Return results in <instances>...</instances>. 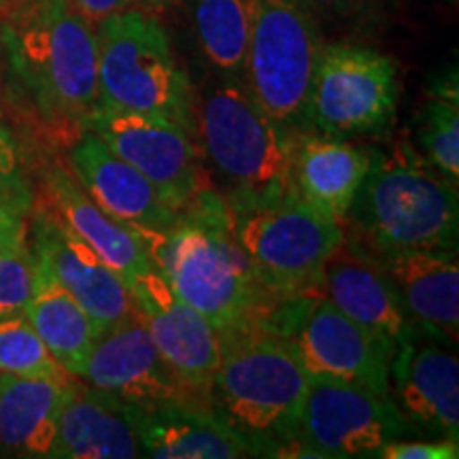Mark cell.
Returning a JSON list of instances; mask_svg holds the SVG:
<instances>
[{
	"mask_svg": "<svg viewBox=\"0 0 459 459\" xmlns=\"http://www.w3.org/2000/svg\"><path fill=\"white\" fill-rule=\"evenodd\" d=\"M189 15L206 65L215 74L245 82L249 57L247 0H189Z\"/></svg>",
	"mask_w": 459,
	"mask_h": 459,
	"instance_id": "cell-26",
	"label": "cell"
},
{
	"mask_svg": "<svg viewBox=\"0 0 459 459\" xmlns=\"http://www.w3.org/2000/svg\"><path fill=\"white\" fill-rule=\"evenodd\" d=\"M411 434L415 429L389 395L349 383H308L298 436L315 459L377 457Z\"/></svg>",
	"mask_w": 459,
	"mask_h": 459,
	"instance_id": "cell-12",
	"label": "cell"
},
{
	"mask_svg": "<svg viewBox=\"0 0 459 459\" xmlns=\"http://www.w3.org/2000/svg\"><path fill=\"white\" fill-rule=\"evenodd\" d=\"M196 139L228 206L294 196L296 132L264 108L243 79L215 74L194 91Z\"/></svg>",
	"mask_w": 459,
	"mask_h": 459,
	"instance_id": "cell-5",
	"label": "cell"
},
{
	"mask_svg": "<svg viewBox=\"0 0 459 459\" xmlns=\"http://www.w3.org/2000/svg\"><path fill=\"white\" fill-rule=\"evenodd\" d=\"M344 238L372 255L400 251L457 254V183L443 175L419 149L402 139L389 149L372 147Z\"/></svg>",
	"mask_w": 459,
	"mask_h": 459,
	"instance_id": "cell-3",
	"label": "cell"
},
{
	"mask_svg": "<svg viewBox=\"0 0 459 459\" xmlns=\"http://www.w3.org/2000/svg\"><path fill=\"white\" fill-rule=\"evenodd\" d=\"M145 243L170 290L203 313L220 334L268 325L285 302L255 274L234 237L226 200L215 187L200 194L166 232Z\"/></svg>",
	"mask_w": 459,
	"mask_h": 459,
	"instance_id": "cell-2",
	"label": "cell"
},
{
	"mask_svg": "<svg viewBox=\"0 0 459 459\" xmlns=\"http://www.w3.org/2000/svg\"><path fill=\"white\" fill-rule=\"evenodd\" d=\"M82 381L136 406L169 402L204 404L162 358L136 311L100 330L91 344Z\"/></svg>",
	"mask_w": 459,
	"mask_h": 459,
	"instance_id": "cell-14",
	"label": "cell"
},
{
	"mask_svg": "<svg viewBox=\"0 0 459 459\" xmlns=\"http://www.w3.org/2000/svg\"><path fill=\"white\" fill-rule=\"evenodd\" d=\"M308 383L294 347L279 332L249 325L220 334L211 404L260 457H315L298 436Z\"/></svg>",
	"mask_w": 459,
	"mask_h": 459,
	"instance_id": "cell-4",
	"label": "cell"
},
{
	"mask_svg": "<svg viewBox=\"0 0 459 459\" xmlns=\"http://www.w3.org/2000/svg\"><path fill=\"white\" fill-rule=\"evenodd\" d=\"M51 459H136L141 457L134 404L74 381L66 389Z\"/></svg>",
	"mask_w": 459,
	"mask_h": 459,
	"instance_id": "cell-20",
	"label": "cell"
},
{
	"mask_svg": "<svg viewBox=\"0 0 459 459\" xmlns=\"http://www.w3.org/2000/svg\"><path fill=\"white\" fill-rule=\"evenodd\" d=\"M398 100L392 57L366 45L325 41L308 94V132L338 139L385 136Z\"/></svg>",
	"mask_w": 459,
	"mask_h": 459,
	"instance_id": "cell-9",
	"label": "cell"
},
{
	"mask_svg": "<svg viewBox=\"0 0 459 459\" xmlns=\"http://www.w3.org/2000/svg\"><path fill=\"white\" fill-rule=\"evenodd\" d=\"M247 88L287 130L308 132V94L325 45L311 0H247Z\"/></svg>",
	"mask_w": 459,
	"mask_h": 459,
	"instance_id": "cell-8",
	"label": "cell"
},
{
	"mask_svg": "<svg viewBox=\"0 0 459 459\" xmlns=\"http://www.w3.org/2000/svg\"><path fill=\"white\" fill-rule=\"evenodd\" d=\"M128 291L132 307L145 321L149 336L162 358L189 392L204 404H211V389L220 364V332L203 313L170 290L158 268L132 279Z\"/></svg>",
	"mask_w": 459,
	"mask_h": 459,
	"instance_id": "cell-13",
	"label": "cell"
},
{
	"mask_svg": "<svg viewBox=\"0 0 459 459\" xmlns=\"http://www.w3.org/2000/svg\"><path fill=\"white\" fill-rule=\"evenodd\" d=\"M324 298L338 311L395 347L423 334L409 319L381 264L344 238L324 266Z\"/></svg>",
	"mask_w": 459,
	"mask_h": 459,
	"instance_id": "cell-19",
	"label": "cell"
},
{
	"mask_svg": "<svg viewBox=\"0 0 459 459\" xmlns=\"http://www.w3.org/2000/svg\"><path fill=\"white\" fill-rule=\"evenodd\" d=\"M68 385L0 372V455L49 457Z\"/></svg>",
	"mask_w": 459,
	"mask_h": 459,
	"instance_id": "cell-24",
	"label": "cell"
},
{
	"mask_svg": "<svg viewBox=\"0 0 459 459\" xmlns=\"http://www.w3.org/2000/svg\"><path fill=\"white\" fill-rule=\"evenodd\" d=\"M0 372L57 383H73L77 378L49 353L24 313L0 317Z\"/></svg>",
	"mask_w": 459,
	"mask_h": 459,
	"instance_id": "cell-28",
	"label": "cell"
},
{
	"mask_svg": "<svg viewBox=\"0 0 459 459\" xmlns=\"http://www.w3.org/2000/svg\"><path fill=\"white\" fill-rule=\"evenodd\" d=\"M83 130L134 166L177 213L215 187L198 139L170 119L99 105L85 117Z\"/></svg>",
	"mask_w": 459,
	"mask_h": 459,
	"instance_id": "cell-10",
	"label": "cell"
},
{
	"mask_svg": "<svg viewBox=\"0 0 459 459\" xmlns=\"http://www.w3.org/2000/svg\"><path fill=\"white\" fill-rule=\"evenodd\" d=\"M28 211L0 200V257L28 243Z\"/></svg>",
	"mask_w": 459,
	"mask_h": 459,
	"instance_id": "cell-34",
	"label": "cell"
},
{
	"mask_svg": "<svg viewBox=\"0 0 459 459\" xmlns=\"http://www.w3.org/2000/svg\"><path fill=\"white\" fill-rule=\"evenodd\" d=\"M283 336L291 342L308 381L359 385L389 395L395 344L338 311L328 298H308Z\"/></svg>",
	"mask_w": 459,
	"mask_h": 459,
	"instance_id": "cell-11",
	"label": "cell"
},
{
	"mask_svg": "<svg viewBox=\"0 0 459 459\" xmlns=\"http://www.w3.org/2000/svg\"><path fill=\"white\" fill-rule=\"evenodd\" d=\"M451 349L426 334L395 347L389 398L415 432L459 440V361Z\"/></svg>",
	"mask_w": 459,
	"mask_h": 459,
	"instance_id": "cell-16",
	"label": "cell"
},
{
	"mask_svg": "<svg viewBox=\"0 0 459 459\" xmlns=\"http://www.w3.org/2000/svg\"><path fill=\"white\" fill-rule=\"evenodd\" d=\"M372 255V254H370ZM419 332L455 347L459 338V266L449 251L375 255Z\"/></svg>",
	"mask_w": 459,
	"mask_h": 459,
	"instance_id": "cell-21",
	"label": "cell"
},
{
	"mask_svg": "<svg viewBox=\"0 0 459 459\" xmlns=\"http://www.w3.org/2000/svg\"><path fill=\"white\" fill-rule=\"evenodd\" d=\"M0 200L28 213L37 200L24 147L4 122H0Z\"/></svg>",
	"mask_w": 459,
	"mask_h": 459,
	"instance_id": "cell-29",
	"label": "cell"
},
{
	"mask_svg": "<svg viewBox=\"0 0 459 459\" xmlns=\"http://www.w3.org/2000/svg\"><path fill=\"white\" fill-rule=\"evenodd\" d=\"M43 194V203L79 238H83L107 266L126 281V285L139 274L156 268L145 238L105 213L79 186L68 166L54 164L45 170Z\"/></svg>",
	"mask_w": 459,
	"mask_h": 459,
	"instance_id": "cell-22",
	"label": "cell"
},
{
	"mask_svg": "<svg viewBox=\"0 0 459 459\" xmlns=\"http://www.w3.org/2000/svg\"><path fill=\"white\" fill-rule=\"evenodd\" d=\"M141 457L152 459H240L260 457L257 446L209 404L169 402L134 404Z\"/></svg>",
	"mask_w": 459,
	"mask_h": 459,
	"instance_id": "cell-18",
	"label": "cell"
},
{
	"mask_svg": "<svg viewBox=\"0 0 459 459\" xmlns=\"http://www.w3.org/2000/svg\"><path fill=\"white\" fill-rule=\"evenodd\" d=\"M0 54L9 88L39 122L82 134L99 107V43L71 0L0 7Z\"/></svg>",
	"mask_w": 459,
	"mask_h": 459,
	"instance_id": "cell-1",
	"label": "cell"
},
{
	"mask_svg": "<svg viewBox=\"0 0 459 459\" xmlns=\"http://www.w3.org/2000/svg\"><path fill=\"white\" fill-rule=\"evenodd\" d=\"M28 234L37 260L100 328L134 311L126 281L45 203L37 204L34 200Z\"/></svg>",
	"mask_w": 459,
	"mask_h": 459,
	"instance_id": "cell-15",
	"label": "cell"
},
{
	"mask_svg": "<svg viewBox=\"0 0 459 459\" xmlns=\"http://www.w3.org/2000/svg\"><path fill=\"white\" fill-rule=\"evenodd\" d=\"M417 149L451 181H459V85L457 66L436 73L417 115Z\"/></svg>",
	"mask_w": 459,
	"mask_h": 459,
	"instance_id": "cell-27",
	"label": "cell"
},
{
	"mask_svg": "<svg viewBox=\"0 0 459 459\" xmlns=\"http://www.w3.org/2000/svg\"><path fill=\"white\" fill-rule=\"evenodd\" d=\"M68 169L105 213L143 238L158 237L179 220V213L160 198L156 187L90 130L74 139Z\"/></svg>",
	"mask_w": 459,
	"mask_h": 459,
	"instance_id": "cell-17",
	"label": "cell"
},
{
	"mask_svg": "<svg viewBox=\"0 0 459 459\" xmlns=\"http://www.w3.org/2000/svg\"><path fill=\"white\" fill-rule=\"evenodd\" d=\"M15 3H37V0H0V7H7V4Z\"/></svg>",
	"mask_w": 459,
	"mask_h": 459,
	"instance_id": "cell-35",
	"label": "cell"
},
{
	"mask_svg": "<svg viewBox=\"0 0 459 459\" xmlns=\"http://www.w3.org/2000/svg\"><path fill=\"white\" fill-rule=\"evenodd\" d=\"M234 237L271 294L281 300L324 296V266L344 230L302 198L228 206Z\"/></svg>",
	"mask_w": 459,
	"mask_h": 459,
	"instance_id": "cell-7",
	"label": "cell"
},
{
	"mask_svg": "<svg viewBox=\"0 0 459 459\" xmlns=\"http://www.w3.org/2000/svg\"><path fill=\"white\" fill-rule=\"evenodd\" d=\"M372 162V147L353 139L300 132L294 153V187L298 198L341 223L349 211Z\"/></svg>",
	"mask_w": 459,
	"mask_h": 459,
	"instance_id": "cell-23",
	"label": "cell"
},
{
	"mask_svg": "<svg viewBox=\"0 0 459 459\" xmlns=\"http://www.w3.org/2000/svg\"><path fill=\"white\" fill-rule=\"evenodd\" d=\"M175 0H71L77 13H82L91 26H96L102 17L124 11H145V13L160 15L172 7Z\"/></svg>",
	"mask_w": 459,
	"mask_h": 459,
	"instance_id": "cell-33",
	"label": "cell"
},
{
	"mask_svg": "<svg viewBox=\"0 0 459 459\" xmlns=\"http://www.w3.org/2000/svg\"><path fill=\"white\" fill-rule=\"evenodd\" d=\"M24 315L68 375L82 378L100 324L37 260V281Z\"/></svg>",
	"mask_w": 459,
	"mask_h": 459,
	"instance_id": "cell-25",
	"label": "cell"
},
{
	"mask_svg": "<svg viewBox=\"0 0 459 459\" xmlns=\"http://www.w3.org/2000/svg\"><path fill=\"white\" fill-rule=\"evenodd\" d=\"M94 28L99 105L170 119L196 136L194 88L172 54L160 17L124 11L102 17Z\"/></svg>",
	"mask_w": 459,
	"mask_h": 459,
	"instance_id": "cell-6",
	"label": "cell"
},
{
	"mask_svg": "<svg viewBox=\"0 0 459 459\" xmlns=\"http://www.w3.org/2000/svg\"><path fill=\"white\" fill-rule=\"evenodd\" d=\"M321 28L324 24L344 30H366L381 24L394 7V0H311Z\"/></svg>",
	"mask_w": 459,
	"mask_h": 459,
	"instance_id": "cell-31",
	"label": "cell"
},
{
	"mask_svg": "<svg viewBox=\"0 0 459 459\" xmlns=\"http://www.w3.org/2000/svg\"><path fill=\"white\" fill-rule=\"evenodd\" d=\"M37 281V255L32 247L20 249L0 257V317L24 313L30 302Z\"/></svg>",
	"mask_w": 459,
	"mask_h": 459,
	"instance_id": "cell-30",
	"label": "cell"
},
{
	"mask_svg": "<svg viewBox=\"0 0 459 459\" xmlns=\"http://www.w3.org/2000/svg\"><path fill=\"white\" fill-rule=\"evenodd\" d=\"M383 459H457L459 443L453 438L392 440L377 453Z\"/></svg>",
	"mask_w": 459,
	"mask_h": 459,
	"instance_id": "cell-32",
	"label": "cell"
}]
</instances>
